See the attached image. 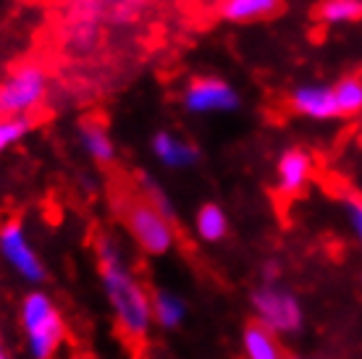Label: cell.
I'll return each instance as SVG.
<instances>
[{
    "instance_id": "6da1fadb",
    "label": "cell",
    "mask_w": 362,
    "mask_h": 359,
    "mask_svg": "<svg viewBox=\"0 0 362 359\" xmlns=\"http://www.w3.org/2000/svg\"><path fill=\"white\" fill-rule=\"evenodd\" d=\"M100 286L108 302L116 328L129 341H145L153 331V294L136 276L124 247L113 236H100L98 242Z\"/></svg>"
},
{
    "instance_id": "7a4b0ae2",
    "label": "cell",
    "mask_w": 362,
    "mask_h": 359,
    "mask_svg": "<svg viewBox=\"0 0 362 359\" xmlns=\"http://www.w3.org/2000/svg\"><path fill=\"white\" fill-rule=\"evenodd\" d=\"M24 346L32 359H55L66 341V320L55 299L42 288H32L18 305Z\"/></svg>"
},
{
    "instance_id": "3957f363",
    "label": "cell",
    "mask_w": 362,
    "mask_h": 359,
    "mask_svg": "<svg viewBox=\"0 0 362 359\" xmlns=\"http://www.w3.org/2000/svg\"><path fill=\"white\" fill-rule=\"evenodd\" d=\"M50 95V73L42 63L27 61L0 76V118H32Z\"/></svg>"
},
{
    "instance_id": "277c9868",
    "label": "cell",
    "mask_w": 362,
    "mask_h": 359,
    "mask_svg": "<svg viewBox=\"0 0 362 359\" xmlns=\"http://www.w3.org/2000/svg\"><path fill=\"white\" fill-rule=\"evenodd\" d=\"M255 323L263 325L273 336H294L305 325V310L291 288L281 286L279 281H265L250 297Z\"/></svg>"
},
{
    "instance_id": "5b68a950",
    "label": "cell",
    "mask_w": 362,
    "mask_h": 359,
    "mask_svg": "<svg viewBox=\"0 0 362 359\" xmlns=\"http://www.w3.org/2000/svg\"><path fill=\"white\" fill-rule=\"evenodd\" d=\"M124 223L136 244V249L150 254V257H163L176 247V225L168 216L155 210L150 202L136 199L129 202L124 210Z\"/></svg>"
},
{
    "instance_id": "8992f818",
    "label": "cell",
    "mask_w": 362,
    "mask_h": 359,
    "mask_svg": "<svg viewBox=\"0 0 362 359\" xmlns=\"http://www.w3.org/2000/svg\"><path fill=\"white\" fill-rule=\"evenodd\" d=\"M179 102L184 113L189 116H221V113H236L242 108V92L228 79L205 73L184 84Z\"/></svg>"
},
{
    "instance_id": "52a82bcc",
    "label": "cell",
    "mask_w": 362,
    "mask_h": 359,
    "mask_svg": "<svg viewBox=\"0 0 362 359\" xmlns=\"http://www.w3.org/2000/svg\"><path fill=\"white\" fill-rule=\"evenodd\" d=\"M0 260L29 286H40L47 278V268L35 242L29 239L27 225L11 218L0 225Z\"/></svg>"
},
{
    "instance_id": "ba28073f",
    "label": "cell",
    "mask_w": 362,
    "mask_h": 359,
    "mask_svg": "<svg viewBox=\"0 0 362 359\" xmlns=\"http://www.w3.org/2000/svg\"><path fill=\"white\" fill-rule=\"evenodd\" d=\"M315 171V160L305 147H286L276 160L273 187L281 197H297L308 189Z\"/></svg>"
},
{
    "instance_id": "9c48e42d",
    "label": "cell",
    "mask_w": 362,
    "mask_h": 359,
    "mask_svg": "<svg viewBox=\"0 0 362 359\" xmlns=\"http://www.w3.org/2000/svg\"><path fill=\"white\" fill-rule=\"evenodd\" d=\"M289 110L299 118L308 121H331L339 118L334 98V84H323V81H308V84H297L289 92Z\"/></svg>"
},
{
    "instance_id": "30bf717a",
    "label": "cell",
    "mask_w": 362,
    "mask_h": 359,
    "mask_svg": "<svg viewBox=\"0 0 362 359\" xmlns=\"http://www.w3.org/2000/svg\"><path fill=\"white\" fill-rule=\"evenodd\" d=\"M150 153L168 171H189L202 160L199 147L192 139H184L171 129H158L150 136Z\"/></svg>"
},
{
    "instance_id": "8fae6325",
    "label": "cell",
    "mask_w": 362,
    "mask_h": 359,
    "mask_svg": "<svg viewBox=\"0 0 362 359\" xmlns=\"http://www.w3.org/2000/svg\"><path fill=\"white\" fill-rule=\"evenodd\" d=\"M76 139H79L84 155H87L92 163H98V165L116 163V158H118L116 142H113V136H110L108 126L103 124L100 118H92V116L82 118V121L76 124Z\"/></svg>"
},
{
    "instance_id": "7c38bea8",
    "label": "cell",
    "mask_w": 362,
    "mask_h": 359,
    "mask_svg": "<svg viewBox=\"0 0 362 359\" xmlns=\"http://www.w3.org/2000/svg\"><path fill=\"white\" fill-rule=\"evenodd\" d=\"M281 11V0H221L218 13L228 24H252L276 16Z\"/></svg>"
},
{
    "instance_id": "4fadbf2b",
    "label": "cell",
    "mask_w": 362,
    "mask_h": 359,
    "mask_svg": "<svg viewBox=\"0 0 362 359\" xmlns=\"http://www.w3.org/2000/svg\"><path fill=\"white\" fill-rule=\"evenodd\" d=\"M187 299L181 297L179 291H171V288H158L153 294V320L158 328L163 331H176L184 325L187 320Z\"/></svg>"
},
{
    "instance_id": "5bb4252c",
    "label": "cell",
    "mask_w": 362,
    "mask_h": 359,
    "mask_svg": "<svg viewBox=\"0 0 362 359\" xmlns=\"http://www.w3.org/2000/svg\"><path fill=\"white\" fill-rule=\"evenodd\" d=\"M242 354L245 359H286L279 336H273L257 323H250L242 331Z\"/></svg>"
},
{
    "instance_id": "9a60e30c",
    "label": "cell",
    "mask_w": 362,
    "mask_h": 359,
    "mask_svg": "<svg viewBox=\"0 0 362 359\" xmlns=\"http://www.w3.org/2000/svg\"><path fill=\"white\" fill-rule=\"evenodd\" d=\"M103 32L98 21H84V18H64L61 29V42L71 53H92L100 45Z\"/></svg>"
},
{
    "instance_id": "2e32d148",
    "label": "cell",
    "mask_w": 362,
    "mask_h": 359,
    "mask_svg": "<svg viewBox=\"0 0 362 359\" xmlns=\"http://www.w3.org/2000/svg\"><path fill=\"white\" fill-rule=\"evenodd\" d=\"M194 231L205 244H221L228 236L226 210L216 202H205L194 216Z\"/></svg>"
},
{
    "instance_id": "e0dca14e",
    "label": "cell",
    "mask_w": 362,
    "mask_h": 359,
    "mask_svg": "<svg viewBox=\"0 0 362 359\" xmlns=\"http://www.w3.org/2000/svg\"><path fill=\"white\" fill-rule=\"evenodd\" d=\"M315 18L326 27L352 24L362 18V0H320L315 8Z\"/></svg>"
},
{
    "instance_id": "ac0fdd59",
    "label": "cell",
    "mask_w": 362,
    "mask_h": 359,
    "mask_svg": "<svg viewBox=\"0 0 362 359\" xmlns=\"http://www.w3.org/2000/svg\"><path fill=\"white\" fill-rule=\"evenodd\" d=\"M334 98L339 116H357L362 113V79L346 76L334 84Z\"/></svg>"
},
{
    "instance_id": "d6986e66",
    "label": "cell",
    "mask_w": 362,
    "mask_h": 359,
    "mask_svg": "<svg viewBox=\"0 0 362 359\" xmlns=\"http://www.w3.org/2000/svg\"><path fill=\"white\" fill-rule=\"evenodd\" d=\"M35 129V118H0V155L24 142Z\"/></svg>"
},
{
    "instance_id": "ffe728a7",
    "label": "cell",
    "mask_w": 362,
    "mask_h": 359,
    "mask_svg": "<svg viewBox=\"0 0 362 359\" xmlns=\"http://www.w3.org/2000/svg\"><path fill=\"white\" fill-rule=\"evenodd\" d=\"M139 189H142V199L150 202L155 210H160L163 216H168L173 220L176 218V205H173V199L168 197V192L160 187V181H155L150 173H142L139 176Z\"/></svg>"
},
{
    "instance_id": "44dd1931",
    "label": "cell",
    "mask_w": 362,
    "mask_h": 359,
    "mask_svg": "<svg viewBox=\"0 0 362 359\" xmlns=\"http://www.w3.org/2000/svg\"><path fill=\"white\" fill-rule=\"evenodd\" d=\"M150 0H108V18L110 24H132L145 13Z\"/></svg>"
},
{
    "instance_id": "7402d4cb",
    "label": "cell",
    "mask_w": 362,
    "mask_h": 359,
    "mask_svg": "<svg viewBox=\"0 0 362 359\" xmlns=\"http://www.w3.org/2000/svg\"><path fill=\"white\" fill-rule=\"evenodd\" d=\"M344 216H346V223H349V231H352V236H354V242L360 244V249H362V199L360 197L344 199Z\"/></svg>"
},
{
    "instance_id": "603a6c76",
    "label": "cell",
    "mask_w": 362,
    "mask_h": 359,
    "mask_svg": "<svg viewBox=\"0 0 362 359\" xmlns=\"http://www.w3.org/2000/svg\"><path fill=\"white\" fill-rule=\"evenodd\" d=\"M0 359H13L8 354V349H6V346H3V343H0Z\"/></svg>"
},
{
    "instance_id": "cb8c5ba5",
    "label": "cell",
    "mask_w": 362,
    "mask_h": 359,
    "mask_svg": "<svg viewBox=\"0 0 362 359\" xmlns=\"http://www.w3.org/2000/svg\"><path fill=\"white\" fill-rule=\"evenodd\" d=\"M74 359H84V357H74Z\"/></svg>"
}]
</instances>
